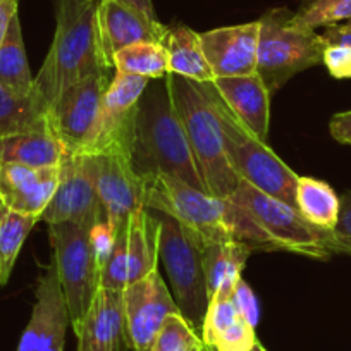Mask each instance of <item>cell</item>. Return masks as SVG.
<instances>
[{"label": "cell", "instance_id": "cell-1", "mask_svg": "<svg viewBox=\"0 0 351 351\" xmlns=\"http://www.w3.org/2000/svg\"><path fill=\"white\" fill-rule=\"evenodd\" d=\"M147 183L145 207L171 215L188 229L200 245L234 241L252 252H279L246 208L231 198L214 197L190 186L180 178L155 176Z\"/></svg>", "mask_w": 351, "mask_h": 351}, {"label": "cell", "instance_id": "cell-2", "mask_svg": "<svg viewBox=\"0 0 351 351\" xmlns=\"http://www.w3.org/2000/svg\"><path fill=\"white\" fill-rule=\"evenodd\" d=\"M130 162L145 181L165 174L205 191L165 77L150 80L138 100Z\"/></svg>", "mask_w": 351, "mask_h": 351}, {"label": "cell", "instance_id": "cell-3", "mask_svg": "<svg viewBox=\"0 0 351 351\" xmlns=\"http://www.w3.org/2000/svg\"><path fill=\"white\" fill-rule=\"evenodd\" d=\"M97 0H56V35L35 77V90L52 104L71 84L112 73L102 50Z\"/></svg>", "mask_w": 351, "mask_h": 351}, {"label": "cell", "instance_id": "cell-4", "mask_svg": "<svg viewBox=\"0 0 351 351\" xmlns=\"http://www.w3.org/2000/svg\"><path fill=\"white\" fill-rule=\"evenodd\" d=\"M165 80L205 191L214 197L229 198L238 188L239 178L226 155L224 134L214 107L197 81L171 73Z\"/></svg>", "mask_w": 351, "mask_h": 351}, {"label": "cell", "instance_id": "cell-5", "mask_svg": "<svg viewBox=\"0 0 351 351\" xmlns=\"http://www.w3.org/2000/svg\"><path fill=\"white\" fill-rule=\"evenodd\" d=\"M202 92L214 107L224 134L226 155L239 181L252 184L262 193L285 202L296 208L295 191L298 174L291 171L267 143L255 136L234 114L231 112L212 81L198 83Z\"/></svg>", "mask_w": 351, "mask_h": 351}, {"label": "cell", "instance_id": "cell-6", "mask_svg": "<svg viewBox=\"0 0 351 351\" xmlns=\"http://www.w3.org/2000/svg\"><path fill=\"white\" fill-rule=\"evenodd\" d=\"M258 25L256 73L271 95L293 76L322 62L327 47L322 35L296 25L289 9H271L258 19Z\"/></svg>", "mask_w": 351, "mask_h": 351}, {"label": "cell", "instance_id": "cell-7", "mask_svg": "<svg viewBox=\"0 0 351 351\" xmlns=\"http://www.w3.org/2000/svg\"><path fill=\"white\" fill-rule=\"evenodd\" d=\"M160 214V212H158ZM158 260L174 291V302L184 319L200 332L208 306L202 245L171 215H158Z\"/></svg>", "mask_w": 351, "mask_h": 351}, {"label": "cell", "instance_id": "cell-8", "mask_svg": "<svg viewBox=\"0 0 351 351\" xmlns=\"http://www.w3.org/2000/svg\"><path fill=\"white\" fill-rule=\"evenodd\" d=\"M53 263L66 296L71 327L76 329L100 289L102 260L90 229L74 222L50 226Z\"/></svg>", "mask_w": 351, "mask_h": 351}, {"label": "cell", "instance_id": "cell-9", "mask_svg": "<svg viewBox=\"0 0 351 351\" xmlns=\"http://www.w3.org/2000/svg\"><path fill=\"white\" fill-rule=\"evenodd\" d=\"M229 198L246 208L282 252L300 253L317 260H329L337 253L332 232L310 224L295 207L262 193L252 184L239 181Z\"/></svg>", "mask_w": 351, "mask_h": 351}, {"label": "cell", "instance_id": "cell-10", "mask_svg": "<svg viewBox=\"0 0 351 351\" xmlns=\"http://www.w3.org/2000/svg\"><path fill=\"white\" fill-rule=\"evenodd\" d=\"M158 219L150 208L134 212L112 234V245L102 263L100 288L123 291L126 286L157 271Z\"/></svg>", "mask_w": 351, "mask_h": 351}, {"label": "cell", "instance_id": "cell-11", "mask_svg": "<svg viewBox=\"0 0 351 351\" xmlns=\"http://www.w3.org/2000/svg\"><path fill=\"white\" fill-rule=\"evenodd\" d=\"M112 76L104 73L84 77L67 86L49 106L50 130L69 154H90Z\"/></svg>", "mask_w": 351, "mask_h": 351}, {"label": "cell", "instance_id": "cell-12", "mask_svg": "<svg viewBox=\"0 0 351 351\" xmlns=\"http://www.w3.org/2000/svg\"><path fill=\"white\" fill-rule=\"evenodd\" d=\"M93 183L104 212V222L114 234L134 212L145 207L147 183L134 172L124 154H86Z\"/></svg>", "mask_w": 351, "mask_h": 351}, {"label": "cell", "instance_id": "cell-13", "mask_svg": "<svg viewBox=\"0 0 351 351\" xmlns=\"http://www.w3.org/2000/svg\"><path fill=\"white\" fill-rule=\"evenodd\" d=\"M40 221L49 226L74 222L93 231L104 222L102 205L97 195L86 154L66 152L59 165V184Z\"/></svg>", "mask_w": 351, "mask_h": 351}, {"label": "cell", "instance_id": "cell-14", "mask_svg": "<svg viewBox=\"0 0 351 351\" xmlns=\"http://www.w3.org/2000/svg\"><path fill=\"white\" fill-rule=\"evenodd\" d=\"M148 83V77L114 71L104 95L99 128L90 154H124L130 157L136 106Z\"/></svg>", "mask_w": 351, "mask_h": 351}, {"label": "cell", "instance_id": "cell-15", "mask_svg": "<svg viewBox=\"0 0 351 351\" xmlns=\"http://www.w3.org/2000/svg\"><path fill=\"white\" fill-rule=\"evenodd\" d=\"M123 310L128 343L133 351H150L164 320L180 312L158 271L123 289Z\"/></svg>", "mask_w": 351, "mask_h": 351}, {"label": "cell", "instance_id": "cell-16", "mask_svg": "<svg viewBox=\"0 0 351 351\" xmlns=\"http://www.w3.org/2000/svg\"><path fill=\"white\" fill-rule=\"evenodd\" d=\"M35 298L32 319L23 332L18 351H64L71 319L53 262L40 278Z\"/></svg>", "mask_w": 351, "mask_h": 351}, {"label": "cell", "instance_id": "cell-17", "mask_svg": "<svg viewBox=\"0 0 351 351\" xmlns=\"http://www.w3.org/2000/svg\"><path fill=\"white\" fill-rule=\"evenodd\" d=\"M258 29V21H252L200 33L202 49L214 77L250 76L256 73Z\"/></svg>", "mask_w": 351, "mask_h": 351}, {"label": "cell", "instance_id": "cell-18", "mask_svg": "<svg viewBox=\"0 0 351 351\" xmlns=\"http://www.w3.org/2000/svg\"><path fill=\"white\" fill-rule=\"evenodd\" d=\"M97 18L104 56L110 67H114V56L119 50L134 43H162L167 33V26L158 19H150L117 0H99Z\"/></svg>", "mask_w": 351, "mask_h": 351}, {"label": "cell", "instance_id": "cell-19", "mask_svg": "<svg viewBox=\"0 0 351 351\" xmlns=\"http://www.w3.org/2000/svg\"><path fill=\"white\" fill-rule=\"evenodd\" d=\"M59 184V167L0 164V204L25 215H40Z\"/></svg>", "mask_w": 351, "mask_h": 351}, {"label": "cell", "instance_id": "cell-20", "mask_svg": "<svg viewBox=\"0 0 351 351\" xmlns=\"http://www.w3.org/2000/svg\"><path fill=\"white\" fill-rule=\"evenodd\" d=\"M74 334L77 351H130L123 291L100 288Z\"/></svg>", "mask_w": 351, "mask_h": 351}, {"label": "cell", "instance_id": "cell-21", "mask_svg": "<svg viewBox=\"0 0 351 351\" xmlns=\"http://www.w3.org/2000/svg\"><path fill=\"white\" fill-rule=\"evenodd\" d=\"M200 334L205 346L214 351H250L258 343L255 326L239 312L229 289L210 298Z\"/></svg>", "mask_w": 351, "mask_h": 351}, {"label": "cell", "instance_id": "cell-22", "mask_svg": "<svg viewBox=\"0 0 351 351\" xmlns=\"http://www.w3.org/2000/svg\"><path fill=\"white\" fill-rule=\"evenodd\" d=\"M221 99L231 112L255 134L265 141L271 119V93L258 73L250 76L215 77L212 81Z\"/></svg>", "mask_w": 351, "mask_h": 351}, {"label": "cell", "instance_id": "cell-23", "mask_svg": "<svg viewBox=\"0 0 351 351\" xmlns=\"http://www.w3.org/2000/svg\"><path fill=\"white\" fill-rule=\"evenodd\" d=\"M64 155L66 148L50 130L0 138V164L59 167Z\"/></svg>", "mask_w": 351, "mask_h": 351}, {"label": "cell", "instance_id": "cell-24", "mask_svg": "<svg viewBox=\"0 0 351 351\" xmlns=\"http://www.w3.org/2000/svg\"><path fill=\"white\" fill-rule=\"evenodd\" d=\"M162 45L167 50L171 74L188 77L197 83L215 80L202 49L200 33L183 25L172 26V28H167Z\"/></svg>", "mask_w": 351, "mask_h": 351}, {"label": "cell", "instance_id": "cell-25", "mask_svg": "<svg viewBox=\"0 0 351 351\" xmlns=\"http://www.w3.org/2000/svg\"><path fill=\"white\" fill-rule=\"evenodd\" d=\"M204 252V272L207 282L208 302L215 293L222 289L232 291L236 282L241 279V271L252 250L234 241L208 243L202 246Z\"/></svg>", "mask_w": 351, "mask_h": 351}, {"label": "cell", "instance_id": "cell-26", "mask_svg": "<svg viewBox=\"0 0 351 351\" xmlns=\"http://www.w3.org/2000/svg\"><path fill=\"white\" fill-rule=\"evenodd\" d=\"M45 130H50L49 104L36 90L29 97H16L0 86V138Z\"/></svg>", "mask_w": 351, "mask_h": 351}, {"label": "cell", "instance_id": "cell-27", "mask_svg": "<svg viewBox=\"0 0 351 351\" xmlns=\"http://www.w3.org/2000/svg\"><path fill=\"white\" fill-rule=\"evenodd\" d=\"M0 86L16 97H29L35 92V77L26 57L19 14L12 19L5 40L0 45Z\"/></svg>", "mask_w": 351, "mask_h": 351}, {"label": "cell", "instance_id": "cell-28", "mask_svg": "<svg viewBox=\"0 0 351 351\" xmlns=\"http://www.w3.org/2000/svg\"><path fill=\"white\" fill-rule=\"evenodd\" d=\"M296 210L310 224L326 231H332L337 224L341 198L326 181L313 180L308 176H298L296 181Z\"/></svg>", "mask_w": 351, "mask_h": 351}, {"label": "cell", "instance_id": "cell-29", "mask_svg": "<svg viewBox=\"0 0 351 351\" xmlns=\"http://www.w3.org/2000/svg\"><path fill=\"white\" fill-rule=\"evenodd\" d=\"M38 219L0 204V286L8 285L19 252Z\"/></svg>", "mask_w": 351, "mask_h": 351}, {"label": "cell", "instance_id": "cell-30", "mask_svg": "<svg viewBox=\"0 0 351 351\" xmlns=\"http://www.w3.org/2000/svg\"><path fill=\"white\" fill-rule=\"evenodd\" d=\"M114 71L157 80L169 74L167 50L162 43H134L114 56Z\"/></svg>", "mask_w": 351, "mask_h": 351}, {"label": "cell", "instance_id": "cell-31", "mask_svg": "<svg viewBox=\"0 0 351 351\" xmlns=\"http://www.w3.org/2000/svg\"><path fill=\"white\" fill-rule=\"evenodd\" d=\"M202 334L188 322L181 312L171 313L155 336L150 351H202Z\"/></svg>", "mask_w": 351, "mask_h": 351}, {"label": "cell", "instance_id": "cell-32", "mask_svg": "<svg viewBox=\"0 0 351 351\" xmlns=\"http://www.w3.org/2000/svg\"><path fill=\"white\" fill-rule=\"evenodd\" d=\"M350 19L351 0H308L293 12V21L308 29L329 28Z\"/></svg>", "mask_w": 351, "mask_h": 351}, {"label": "cell", "instance_id": "cell-33", "mask_svg": "<svg viewBox=\"0 0 351 351\" xmlns=\"http://www.w3.org/2000/svg\"><path fill=\"white\" fill-rule=\"evenodd\" d=\"M322 64L336 80H351V47L327 45L322 53Z\"/></svg>", "mask_w": 351, "mask_h": 351}, {"label": "cell", "instance_id": "cell-34", "mask_svg": "<svg viewBox=\"0 0 351 351\" xmlns=\"http://www.w3.org/2000/svg\"><path fill=\"white\" fill-rule=\"evenodd\" d=\"M337 253L351 255V190L341 195V208L336 228L332 229Z\"/></svg>", "mask_w": 351, "mask_h": 351}, {"label": "cell", "instance_id": "cell-35", "mask_svg": "<svg viewBox=\"0 0 351 351\" xmlns=\"http://www.w3.org/2000/svg\"><path fill=\"white\" fill-rule=\"evenodd\" d=\"M232 300H234L239 312L246 317V320H248L252 326L256 327V322H258L260 317L258 303H256L255 295H253V291L250 289V286L246 285V281L243 278L236 282L234 289H232Z\"/></svg>", "mask_w": 351, "mask_h": 351}, {"label": "cell", "instance_id": "cell-36", "mask_svg": "<svg viewBox=\"0 0 351 351\" xmlns=\"http://www.w3.org/2000/svg\"><path fill=\"white\" fill-rule=\"evenodd\" d=\"M329 131L332 138L339 143H351V110L332 116L329 123Z\"/></svg>", "mask_w": 351, "mask_h": 351}, {"label": "cell", "instance_id": "cell-37", "mask_svg": "<svg viewBox=\"0 0 351 351\" xmlns=\"http://www.w3.org/2000/svg\"><path fill=\"white\" fill-rule=\"evenodd\" d=\"M19 0H0V45L5 40L12 19L18 16Z\"/></svg>", "mask_w": 351, "mask_h": 351}, {"label": "cell", "instance_id": "cell-38", "mask_svg": "<svg viewBox=\"0 0 351 351\" xmlns=\"http://www.w3.org/2000/svg\"><path fill=\"white\" fill-rule=\"evenodd\" d=\"M322 38L327 45H348L351 47V26L334 25L322 33Z\"/></svg>", "mask_w": 351, "mask_h": 351}, {"label": "cell", "instance_id": "cell-39", "mask_svg": "<svg viewBox=\"0 0 351 351\" xmlns=\"http://www.w3.org/2000/svg\"><path fill=\"white\" fill-rule=\"evenodd\" d=\"M117 2H121V4H126V5H130V8L136 9V11H140L141 14L148 16L150 19H157V16H155L154 2H152V0H117Z\"/></svg>", "mask_w": 351, "mask_h": 351}, {"label": "cell", "instance_id": "cell-40", "mask_svg": "<svg viewBox=\"0 0 351 351\" xmlns=\"http://www.w3.org/2000/svg\"><path fill=\"white\" fill-rule=\"evenodd\" d=\"M250 351H267V350H265V348H263L262 344H260V341H258V343H256L255 346H253V350H250Z\"/></svg>", "mask_w": 351, "mask_h": 351}, {"label": "cell", "instance_id": "cell-41", "mask_svg": "<svg viewBox=\"0 0 351 351\" xmlns=\"http://www.w3.org/2000/svg\"><path fill=\"white\" fill-rule=\"evenodd\" d=\"M202 351H214V350H212V348H208V346H205Z\"/></svg>", "mask_w": 351, "mask_h": 351}, {"label": "cell", "instance_id": "cell-42", "mask_svg": "<svg viewBox=\"0 0 351 351\" xmlns=\"http://www.w3.org/2000/svg\"><path fill=\"white\" fill-rule=\"evenodd\" d=\"M348 26H351V19H350V21H348Z\"/></svg>", "mask_w": 351, "mask_h": 351}, {"label": "cell", "instance_id": "cell-43", "mask_svg": "<svg viewBox=\"0 0 351 351\" xmlns=\"http://www.w3.org/2000/svg\"><path fill=\"white\" fill-rule=\"evenodd\" d=\"M350 147H351V143H350Z\"/></svg>", "mask_w": 351, "mask_h": 351}, {"label": "cell", "instance_id": "cell-44", "mask_svg": "<svg viewBox=\"0 0 351 351\" xmlns=\"http://www.w3.org/2000/svg\"><path fill=\"white\" fill-rule=\"evenodd\" d=\"M97 2H99V0H97Z\"/></svg>", "mask_w": 351, "mask_h": 351}]
</instances>
